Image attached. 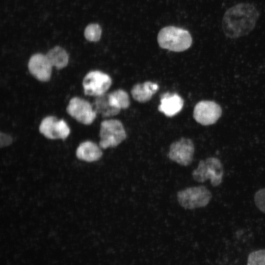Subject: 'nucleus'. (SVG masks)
I'll use <instances>...</instances> for the list:
<instances>
[{"instance_id": "9", "label": "nucleus", "mask_w": 265, "mask_h": 265, "mask_svg": "<svg viewBox=\"0 0 265 265\" xmlns=\"http://www.w3.org/2000/svg\"><path fill=\"white\" fill-rule=\"evenodd\" d=\"M194 153V146L192 140L182 138L171 144L168 157L180 165L187 166L191 163Z\"/></svg>"}, {"instance_id": "14", "label": "nucleus", "mask_w": 265, "mask_h": 265, "mask_svg": "<svg viewBox=\"0 0 265 265\" xmlns=\"http://www.w3.org/2000/svg\"><path fill=\"white\" fill-rule=\"evenodd\" d=\"M159 86L156 83L148 81L142 84H135L131 89L133 98L140 103H145L150 100L153 95L158 90Z\"/></svg>"}, {"instance_id": "6", "label": "nucleus", "mask_w": 265, "mask_h": 265, "mask_svg": "<svg viewBox=\"0 0 265 265\" xmlns=\"http://www.w3.org/2000/svg\"><path fill=\"white\" fill-rule=\"evenodd\" d=\"M111 83L110 76L99 71L89 72L82 81L85 94L96 97L105 94Z\"/></svg>"}, {"instance_id": "8", "label": "nucleus", "mask_w": 265, "mask_h": 265, "mask_svg": "<svg viewBox=\"0 0 265 265\" xmlns=\"http://www.w3.org/2000/svg\"><path fill=\"white\" fill-rule=\"evenodd\" d=\"M222 113L220 106L211 101H202L195 106L193 116L196 122L204 126L213 124Z\"/></svg>"}, {"instance_id": "17", "label": "nucleus", "mask_w": 265, "mask_h": 265, "mask_svg": "<svg viewBox=\"0 0 265 265\" xmlns=\"http://www.w3.org/2000/svg\"><path fill=\"white\" fill-rule=\"evenodd\" d=\"M94 108L104 117L112 116L118 114L120 110L111 107L108 102L107 94H104L97 97L94 102Z\"/></svg>"}, {"instance_id": "11", "label": "nucleus", "mask_w": 265, "mask_h": 265, "mask_svg": "<svg viewBox=\"0 0 265 265\" xmlns=\"http://www.w3.org/2000/svg\"><path fill=\"white\" fill-rule=\"evenodd\" d=\"M52 67L46 55L41 53L33 54L28 63L30 74L41 81H48L50 80Z\"/></svg>"}, {"instance_id": "20", "label": "nucleus", "mask_w": 265, "mask_h": 265, "mask_svg": "<svg viewBox=\"0 0 265 265\" xmlns=\"http://www.w3.org/2000/svg\"><path fill=\"white\" fill-rule=\"evenodd\" d=\"M254 201L257 207L265 213V188H261L255 193Z\"/></svg>"}, {"instance_id": "13", "label": "nucleus", "mask_w": 265, "mask_h": 265, "mask_svg": "<svg viewBox=\"0 0 265 265\" xmlns=\"http://www.w3.org/2000/svg\"><path fill=\"white\" fill-rule=\"evenodd\" d=\"M101 147L90 141L82 142L76 151L77 158L82 160L92 162L98 160L103 155Z\"/></svg>"}, {"instance_id": "15", "label": "nucleus", "mask_w": 265, "mask_h": 265, "mask_svg": "<svg viewBox=\"0 0 265 265\" xmlns=\"http://www.w3.org/2000/svg\"><path fill=\"white\" fill-rule=\"evenodd\" d=\"M46 55L52 66L57 69H63L68 65L69 55L66 51L60 47H54Z\"/></svg>"}, {"instance_id": "19", "label": "nucleus", "mask_w": 265, "mask_h": 265, "mask_svg": "<svg viewBox=\"0 0 265 265\" xmlns=\"http://www.w3.org/2000/svg\"><path fill=\"white\" fill-rule=\"evenodd\" d=\"M247 265H265V249L250 253L248 257Z\"/></svg>"}, {"instance_id": "16", "label": "nucleus", "mask_w": 265, "mask_h": 265, "mask_svg": "<svg viewBox=\"0 0 265 265\" xmlns=\"http://www.w3.org/2000/svg\"><path fill=\"white\" fill-rule=\"evenodd\" d=\"M110 106L116 109H126L130 106L129 95L123 89H118L107 94Z\"/></svg>"}, {"instance_id": "21", "label": "nucleus", "mask_w": 265, "mask_h": 265, "mask_svg": "<svg viewBox=\"0 0 265 265\" xmlns=\"http://www.w3.org/2000/svg\"><path fill=\"white\" fill-rule=\"evenodd\" d=\"M12 142V138L10 135L2 132L0 133V144L1 147L10 145Z\"/></svg>"}, {"instance_id": "5", "label": "nucleus", "mask_w": 265, "mask_h": 265, "mask_svg": "<svg viewBox=\"0 0 265 265\" xmlns=\"http://www.w3.org/2000/svg\"><path fill=\"white\" fill-rule=\"evenodd\" d=\"M211 191L201 186L187 188L177 193L180 205L186 209H193L205 207L212 199Z\"/></svg>"}, {"instance_id": "12", "label": "nucleus", "mask_w": 265, "mask_h": 265, "mask_svg": "<svg viewBox=\"0 0 265 265\" xmlns=\"http://www.w3.org/2000/svg\"><path fill=\"white\" fill-rule=\"evenodd\" d=\"M184 104L183 99L178 94L167 92L161 96L158 110L167 116L172 117L181 111Z\"/></svg>"}, {"instance_id": "2", "label": "nucleus", "mask_w": 265, "mask_h": 265, "mask_svg": "<svg viewBox=\"0 0 265 265\" xmlns=\"http://www.w3.org/2000/svg\"><path fill=\"white\" fill-rule=\"evenodd\" d=\"M157 40L161 48L176 52L188 49L192 42L188 31L174 26H168L161 29Z\"/></svg>"}, {"instance_id": "4", "label": "nucleus", "mask_w": 265, "mask_h": 265, "mask_svg": "<svg viewBox=\"0 0 265 265\" xmlns=\"http://www.w3.org/2000/svg\"><path fill=\"white\" fill-rule=\"evenodd\" d=\"M99 146L103 149L115 147L126 138L122 122L117 119H108L101 123Z\"/></svg>"}, {"instance_id": "7", "label": "nucleus", "mask_w": 265, "mask_h": 265, "mask_svg": "<svg viewBox=\"0 0 265 265\" xmlns=\"http://www.w3.org/2000/svg\"><path fill=\"white\" fill-rule=\"evenodd\" d=\"M68 113L77 121L90 125L95 120L97 112L87 101L79 97L71 99L67 107Z\"/></svg>"}, {"instance_id": "10", "label": "nucleus", "mask_w": 265, "mask_h": 265, "mask_svg": "<svg viewBox=\"0 0 265 265\" xmlns=\"http://www.w3.org/2000/svg\"><path fill=\"white\" fill-rule=\"evenodd\" d=\"M40 132L46 138L51 139H66L70 130L63 120H57L52 116L44 118L39 126Z\"/></svg>"}, {"instance_id": "18", "label": "nucleus", "mask_w": 265, "mask_h": 265, "mask_svg": "<svg viewBox=\"0 0 265 265\" xmlns=\"http://www.w3.org/2000/svg\"><path fill=\"white\" fill-rule=\"evenodd\" d=\"M102 29L100 26L97 24H91L88 25L84 30V36L85 38L92 42L98 41L101 36Z\"/></svg>"}, {"instance_id": "3", "label": "nucleus", "mask_w": 265, "mask_h": 265, "mask_svg": "<svg viewBox=\"0 0 265 265\" xmlns=\"http://www.w3.org/2000/svg\"><path fill=\"white\" fill-rule=\"evenodd\" d=\"M223 174L220 160L216 158L210 157L199 161L198 167L192 172V177L199 183L210 179L213 186H217L222 182Z\"/></svg>"}, {"instance_id": "1", "label": "nucleus", "mask_w": 265, "mask_h": 265, "mask_svg": "<svg viewBox=\"0 0 265 265\" xmlns=\"http://www.w3.org/2000/svg\"><path fill=\"white\" fill-rule=\"evenodd\" d=\"M259 13L252 4L242 2L226 10L222 20V28L225 36L235 39L245 36L255 27Z\"/></svg>"}]
</instances>
